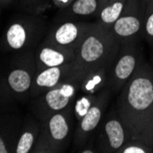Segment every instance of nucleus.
Instances as JSON below:
<instances>
[{"label": "nucleus", "mask_w": 153, "mask_h": 153, "mask_svg": "<svg viewBox=\"0 0 153 153\" xmlns=\"http://www.w3.org/2000/svg\"><path fill=\"white\" fill-rule=\"evenodd\" d=\"M116 108L129 140L153 149V67L143 59L119 92Z\"/></svg>", "instance_id": "f257e3e1"}, {"label": "nucleus", "mask_w": 153, "mask_h": 153, "mask_svg": "<svg viewBox=\"0 0 153 153\" xmlns=\"http://www.w3.org/2000/svg\"><path fill=\"white\" fill-rule=\"evenodd\" d=\"M120 43L110 30L98 22L92 23L90 29L75 50V62L82 70L104 65H112L118 53Z\"/></svg>", "instance_id": "f03ea898"}, {"label": "nucleus", "mask_w": 153, "mask_h": 153, "mask_svg": "<svg viewBox=\"0 0 153 153\" xmlns=\"http://www.w3.org/2000/svg\"><path fill=\"white\" fill-rule=\"evenodd\" d=\"M74 106L40 121V129L32 153H62L71 145L74 133Z\"/></svg>", "instance_id": "7ed1b4c3"}, {"label": "nucleus", "mask_w": 153, "mask_h": 153, "mask_svg": "<svg viewBox=\"0 0 153 153\" xmlns=\"http://www.w3.org/2000/svg\"><path fill=\"white\" fill-rule=\"evenodd\" d=\"M82 78L83 75L64 82L32 98V115L39 121H42L73 105L80 92Z\"/></svg>", "instance_id": "20e7f679"}, {"label": "nucleus", "mask_w": 153, "mask_h": 153, "mask_svg": "<svg viewBox=\"0 0 153 153\" xmlns=\"http://www.w3.org/2000/svg\"><path fill=\"white\" fill-rule=\"evenodd\" d=\"M44 29V21L39 16L29 15L16 19L6 29L0 45L6 51L32 50L42 36Z\"/></svg>", "instance_id": "39448f33"}, {"label": "nucleus", "mask_w": 153, "mask_h": 153, "mask_svg": "<svg viewBox=\"0 0 153 153\" xmlns=\"http://www.w3.org/2000/svg\"><path fill=\"white\" fill-rule=\"evenodd\" d=\"M37 72L34 50L20 51L11 62L5 76L7 87L17 102L30 99V89Z\"/></svg>", "instance_id": "423d86ee"}, {"label": "nucleus", "mask_w": 153, "mask_h": 153, "mask_svg": "<svg viewBox=\"0 0 153 153\" xmlns=\"http://www.w3.org/2000/svg\"><path fill=\"white\" fill-rule=\"evenodd\" d=\"M136 40L120 44L118 53L110 66L107 74L106 87L111 93H119L121 91L142 60Z\"/></svg>", "instance_id": "0eeeda50"}, {"label": "nucleus", "mask_w": 153, "mask_h": 153, "mask_svg": "<svg viewBox=\"0 0 153 153\" xmlns=\"http://www.w3.org/2000/svg\"><path fill=\"white\" fill-rule=\"evenodd\" d=\"M129 140V133L122 121L117 108L105 113L96 130L94 145L97 152L119 153L121 148Z\"/></svg>", "instance_id": "6e6552de"}, {"label": "nucleus", "mask_w": 153, "mask_h": 153, "mask_svg": "<svg viewBox=\"0 0 153 153\" xmlns=\"http://www.w3.org/2000/svg\"><path fill=\"white\" fill-rule=\"evenodd\" d=\"M110 94L111 92L107 87L97 93V98L94 104L87 114L77 122L73 137V145L75 151L78 152L80 149L86 145L94 137V134L96 132L97 128L106 113Z\"/></svg>", "instance_id": "1a4fd4ad"}, {"label": "nucleus", "mask_w": 153, "mask_h": 153, "mask_svg": "<svg viewBox=\"0 0 153 153\" xmlns=\"http://www.w3.org/2000/svg\"><path fill=\"white\" fill-rule=\"evenodd\" d=\"M91 25L92 23L82 20L57 19L50 27L43 41L59 47L76 50Z\"/></svg>", "instance_id": "9d476101"}, {"label": "nucleus", "mask_w": 153, "mask_h": 153, "mask_svg": "<svg viewBox=\"0 0 153 153\" xmlns=\"http://www.w3.org/2000/svg\"><path fill=\"white\" fill-rule=\"evenodd\" d=\"M144 12L141 0H128L119 19L111 27V32L118 42L124 43L137 39L142 33Z\"/></svg>", "instance_id": "9b49d317"}, {"label": "nucleus", "mask_w": 153, "mask_h": 153, "mask_svg": "<svg viewBox=\"0 0 153 153\" xmlns=\"http://www.w3.org/2000/svg\"><path fill=\"white\" fill-rule=\"evenodd\" d=\"M85 74L75 61L37 71L30 89V98L37 97L43 92L56 87L64 82L81 77L85 75Z\"/></svg>", "instance_id": "f8f14e48"}, {"label": "nucleus", "mask_w": 153, "mask_h": 153, "mask_svg": "<svg viewBox=\"0 0 153 153\" xmlns=\"http://www.w3.org/2000/svg\"><path fill=\"white\" fill-rule=\"evenodd\" d=\"M34 54L37 71L73 62L76 59L75 50L59 47L44 41H41L34 50Z\"/></svg>", "instance_id": "ddd939ff"}, {"label": "nucleus", "mask_w": 153, "mask_h": 153, "mask_svg": "<svg viewBox=\"0 0 153 153\" xmlns=\"http://www.w3.org/2000/svg\"><path fill=\"white\" fill-rule=\"evenodd\" d=\"M22 123L19 114L0 113V153H14Z\"/></svg>", "instance_id": "4468645a"}, {"label": "nucleus", "mask_w": 153, "mask_h": 153, "mask_svg": "<svg viewBox=\"0 0 153 153\" xmlns=\"http://www.w3.org/2000/svg\"><path fill=\"white\" fill-rule=\"evenodd\" d=\"M40 129V121L33 115L23 119L21 130L14 153H31L37 142Z\"/></svg>", "instance_id": "2eb2a0df"}, {"label": "nucleus", "mask_w": 153, "mask_h": 153, "mask_svg": "<svg viewBox=\"0 0 153 153\" xmlns=\"http://www.w3.org/2000/svg\"><path fill=\"white\" fill-rule=\"evenodd\" d=\"M98 8V0H74L69 7L61 9L58 19L82 20L91 16L97 15Z\"/></svg>", "instance_id": "dca6fc26"}, {"label": "nucleus", "mask_w": 153, "mask_h": 153, "mask_svg": "<svg viewBox=\"0 0 153 153\" xmlns=\"http://www.w3.org/2000/svg\"><path fill=\"white\" fill-rule=\"evenodd\" d=\"M111 65H104L88 70L82 80L80 92L85 94H97L106 87L108 70Z\"/></svg>", "instance_id": "f3484780"}, {"label": "nucleus", "mask_w": 153, "mask_h": 153, "mask_svg": "<svg viewBox=\"0 0 153 153\" xmlns=\"http://www.w3.org/2000/svg\"><path fill=\"white\" fill-rule=\"evenodd\" d=\"M127 1L128 0H109L98 10L97 13L98 19L96 22L110 30L111 27L121 16Z\"/></svg>", "instance_id": "a211bd4d"}, {"label": "nucleus", "mask_w": 153, "mask_h": 153, "mask_svg": "<svg viewBox=\"0 0 153 153\" xmlns=\"http://www.w3.org/2000/svg\"><path fill=\"white\" fill-rule=\"evenodd\" d=\"M81 93V92H80ZM97 98V94H85L81 93L80 95H76L75 100L73 104L74 114L75 121H80L90 110Z\"/></svg>", "instance_id": "6ab92c4d"}, {"label": "nucleus", "mask_w": 153, "mask_h": 153, "mask_svg": "<svg viewBox=\"0 0 153 153\" xmlns=\"http://www.w3.org/2000/svg\"><path fill=\"white\" fill-rule=\"evenodd\" d=\"M19 8L32 16H39L52 6L51 0H16Z\"/></svg>", "instance_id": "aec40b11"}, {"label": "nucleus", "mask_w": 153, "mask_h": 153, "mask_svg": "<svg viewBox=\"0 0 153 153\" xmlns=\"http://www.w3.org/2000/svg\"><path fill=\"white\" fill-rule=\"evenodd\" d=\"M17 107V101L12 96L5 77L0 76V113L14 112Z\"/></svg>", "instance_id": "412c9836"}, {"label": "nucleus", "mask_w": 153, "mask_h": 153, "mask_svg": "<svg viewBox=\"0 0 153 153\" xmlns=\"http://www.w3.org/2000/svg\"><path fill=\"white\" fill-rule=\"evenodd\" d=\"M142 34L153 48V0H149L145 7Z\"/></svg>", "instance_id": "4be33fe9"}, {"label": "nucleus", "mask_w": 153, "mask_h": 153, "mask_svg": "<svg viewBox=\"0 0 153 153\" xmlns=\"http://www.w3.org/2000/svg\"><path fill=\"white\" fill-rule=\"evenodd\" d=\"M119 153H153V149L141 141L128 140L121 148Z\"/></svg>", "instance_id": "5701e85b"}, {"label": "nucleus", "mask_w": 153, "mask_h": 153, "mask_svg": "<svg viewBox=\"0 0 153 153\" xmlns=\"http://www.w3.org/2000/svg\"><path fill=\"white\" fill-rule=\"evenodd\" d=\"M74 0H51V3L54 7L59 9H63L70 6Z\"/></svg>", "instance_id": "b1692460"}, {"label": "nucleus", "mask_w": 153, "mask_h": 153, "mask_svg": "<svg viewBox=\"0 0 153 153\" xmlns=\"http://www.w3.org/2000/svg\"><path fill=\"white\" fill-rule=\"evenodd\" d=\"M15 0H0V7H7Z\"/></svg>", "instance_id": "393cba45"}, {"label": "nucleus", "mask_w": 153, "mask_h": 153, "mask_svg": "<svg viewBox=\"0 0 153 153\" xmlns=\"http://www.w3.org/2000/svg\"><path fill=\"white\" fill-rule=\"evenodd\" d=\"M108 1H109V0H98V3H99V8H98V10H99L104 5H105Z\"/></svg>", "instance_id": "a878e982"}, {"label": "nucleus", "mask_w": 153, "mask_h": 153, "mask_svg": "<svg viewBox=\"0 0 153 153\" xmlns=\"http://www.w3.org/2000/svg\"><path fill=\"white\" fill-rule=\"evenodd\" d=\"M149 1V0H141V3H142V5H143V7H146V5H147V3Z\"/></svg>", "instance_id": "bb28decb"}]
</instances>
